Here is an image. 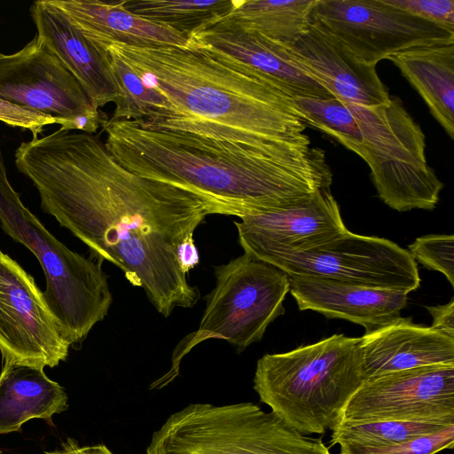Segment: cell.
I'll return each mask as SVG.
<instances>
[{"label":"cell","mask_w":454,"mask_h":454,"mask_svg":"<svg viewBox=\"0 0 454 454\" xmlns=\"http://www.w3.org/2000/svg\"><path fill=\"white\" fill-rule=\"evenodd\" d=\"M15 165L36 188L42 209L117 266L168 317L200 291L179 263V249L214 208L193 192L120 165L98 137L59 129L22 142Z\"/></svg>","instance_id":"1"},{"label":"cell","mask_w":454,"mask_h":454,"mask_svg":"<svg viewBox=\"0 0 454 454\" xmlns=\"http://www.w3.org/2000/svg\"><path fill=\"white\" fill-rule=\"evenodd\" d=\"M102 128L106 149L123 168L190 191L219 215L284 208L332 184L324 153L310 145L265 149L135 121Z\"/></svg>","instance_id":"2"},{"label":"cell","mask_w":454,"mask_h":454,"mask_svg":"<svg viewBox=\"0 0 454 454\" xmlns=\"http://www.w3.org/2000/svg\"><path fill=\"white\" fill-rule=\"evenodd\" d=\"M149 86L159 90L176 115L140 123L273 149L310 144L294 97L277 83L212 50L187 46L106 47Z\"/></svg>","instance_id":"3"},{"label":"cell","mask_w":454,"mask_h":454,"mask_svg":"<svg viewBox=\"0 0 454 454\" xmlns=\"http://www.w3.org/2000/svg\"><path fill=\"white\" fill-rule=\"evenodd\" d=\"M305 125L335 138L371 169L380 199L398 212L432 210L443 184L428 165L426 137L402 101L365 106L331 98H294Z\"/></svg>","instance_id":"4"},{"label":"cell","mask_w":454,"mask_h":454,"mask_svg":"<svg viewBox=\"0 0 454 454\" xmlns=\"http://www.w3.org/2000/svg\"><path fill=\"white\" fill-rule=\"evenodd\" d=\"M367 380L361 339L333 334L258 361L254 389L262 403L302 434L333 430Z\"/></svg>","instance_id":"5"},{"label":"cell","mask_w":454,"mask_h":454,"mask_svg":"<svg viewBox=\"0 0 454 454\" xmlns=\"http://www.w3.org/2000/svg\"><path fill=\"white\" fill-rule=\"evenodd\" d=\"M0 224L39 261L46 301L70 346L81 343L104 320L113 301L101 261L72 251L22 203L10 184L0 148Z\"/></svg>","instance_id":"6"},{"label":"cell","mask_w":454,"mask_h":454,"mask_svg":"<svg viewBox=\"0 0 454 454\" xmlns=\"http://www.w3.org/2000/svg\"><path fill=\"white\" fill-rule=\"evenodd\" d=\"M215 286L206 296V308L197 331L176 347L169 370L150 389H160L178 375L183 358L198 344L225 340L243 351L260 341L267 327L285 313L289 293L288 275L277 267L244 253L215 269Z\"/></svg>","instance_id":"7"},{"label":"cell","mask_w":454,"mask_h":454,"mask_svg":"<svg viewBox=\"0 0 454 454\" xmlns=\"http://www.w3.org/2000/svg\"><path fill=\"white\" fill-rule=\"evenodd\" d=\"M146 454H331L321 439L253 403H192L153 433Z\"/></svg>","instance_id":"8"},{"label":"cell","mask_w":454,"mask_h":454,"mask_svg":"<svg viewBox=\"0 0 454 454\" xmlns=\"http://www.w3.org/2000/svg\"><path fill=\"white\" fill-rule=\"evenodd\" d=\"M244 253L287 275L329 278L357 286L411 293L420 286L416 261L409 251L384 238L348 230L303 251L261 241H239Z\"/></svg>","instance_id":"9"},{"label":"cell","mask_w":454,"mask_h":454,"mask_svg":"<svg viewBox=\"0 0 454 454\" xmlns=\"http://www.w3.org/2000/svg\"><path fill=\"white\" fill-rule=\"evenodd\" d=\"M309 22L374 66L410 49L454 43V32L385 0H316Z\"/></svg>","instance_id":"10"},{"label":"cell","mask_w":454,"mask_h":454,"mask_svg":"<svg viewBox=\"0 0 454 454\" xmlns=\"http://www.w3.org/2000/svg\"><path fill=\"white\" fill-rule=\"evenodd\" d=\"M0 98L51 115L62 129L94 134L108 121L37 35L17 52L0 53Z\"/></svg>","instance_id":"11"},{"label":"cell","mask_w":454,"mask_h":454,"mask_svg":"<svg viewBox=\"0 0 454 454\" xmlns=\"http://www.w3.org/2000/svg\"><path fill=\"white\" fill-rule=\"evenodd\" d=\"M70 344L43 292L14 259L0 250V353L3 364L53 368Z\"/></svg>","instance_id":"12"},{"label":"cell","mask_w":454,"mask_h":454,"mask_svg":"<svg viewBox=\"0 0 454 454\" xmlns=\"http://www.w3.org/2000/svg\"><path fill=\"white\" fill-rule=\"evenodd\" d=\"M374 421L454 425V364L367 379L346 404L340 422Z\"/></svg>","instance_id":"13"},{"label":"cell","mask_w":454,"mask_h":454,"mask_svg":"<svg viewBox=\"0 0 454 454\" xmlns=\"http://www.w3.org/2000/svg\"><path fill=\"white\" fill-rule=\"evenodd\" d=\"M290 52L336 99L365 106H383L391 99L376 67L360 61L333 36L311 23Z\"/></svg>","instance_id":"14"},{"label":"cell","mask_w":454,"mask_h":454,"mask_svg":"<svg viewBox=\"0 0 454 454\" xmlns=\"http://www.w3.org/2000/svg\"><path fill=\"white\" fill-rule=\"evenodd\" d=\"M189 42L246 65L294 98H333L298 64L290 48L224 19L192 35Z\"/></svg>","instance_id":"15"},{"label":"cell","mask_w":454,"mask_h":454,"mask_svg":"<svg viewBox=\"0 0 454 454\" xmlns=\"http://www.w3.org/2000/svg\"><path fill=\"white\" fill-rule=\"evenodd\" d=\"M37 37L61 60L98 109L114 103L118 87L106 47L88 38L51 0L34 2Z\"/></svg>","instance_id":"16"},{"label":"cell","mask_w":454,"mask_h":454,"mask_svg":"<svg viewBox=\"0 0 454 454\" xmlns=\"http://www.w3.org/2000/svg\"><path fill=\"white\" fill-rule=\"evenodd\" d=\"M239 219L234 221L239 241L272 243L295 251L320 246L348 231L330 186L292 206Z\"/></svg>","instance_id":"17"},{"label":"cell","mask_w":454,"mask_h":454,"mask_svg":"<svg viewBox=\"0 0 454 454\" xmlns=\"http://www.w3.org/2000/svg\"><path fill=\"white\" fill-rule=\"evenodd\" d=\"M289 292L300 310L317 311L328 318L360 325L374 331L400 317L408 294L329 278L288 275Z\"/></svg>","instance_id":"18"},{"label":"cell","mask_w":454,"mask_h":454,"mask_svg":"<svg viewBox=\"0 0 454 454\" xmlns=\"http://www.w3.org/2000/svg\"><path fill=\"white\" fill-rule=\"evenodd\" d=\"M361 339L367 379L429 365L454 364V338L431 326L397 317Z\"/></svg>","instance_id":"19"},{"label":"cell","mask_w":454,"mask_h":454,"mask_svg":"<svg viewBox=\"0 0 454 454\" xmlns=\"http://www.w3.org/2000/svg\"><path fill=\"white\" fill-rule=\"evenodd\" d=\"M90 40L107 47L187 46L190 37L145 20L125 7L126 0H51Z\"/></svg>","instance_id":"20"},{"label":"cell","mask_w":454,"mask_h":454,"mask_svg":"<svg viewBox=\"0 0 454 454\" xmlns=\"http://www.w3.org/2000/svg\"><path fill=\"white\" fill-rule=\"evenodd\" d=\"M65 388L43 368L3 364L0 372V434L20 430L33 419L50 421L68 408Z\"/></svg>","instance_id":"21"},{"label":"cell","mask_w":454,"mask_h":454,"mask_svg":"<svg viewBox=\"0 0 454 454\" xmlns=\"http://www.w3.org/2000/svg\"><path fill=\"white\" fill-rule=\"evenodd\" d=\"M391 60L415 88L447 135L454 138V43L417 47Z\"/></svg>","instance_id":"22"},{"label":"cell","mask_w":454,"mask_h":454,"mask_svg":"<svg viewBox=\"0 0 454 454\" xmlns=\"http://www.w3.org/2000/svg\"><path fill=\"white\" fill-rule=\"evenodd\" d=\"M316 0L237 1L224 20L291 48L309 26Z\"/></svg>","instance_id":"23"},{"label":"cell","mask_w":454,"mask_h":454,"mask_svg":"<svg viewBox=\"0 0 454 454\" xmlns=\"http://www.w3.org/2000/svg\"><path fill=\"white\" fill-rule=\"evenodd\" d=\"M234 0H126L132 13L182 33L188 37L225 18Z\"/></svg>","instance_id":"24"},{"label":"cell","mask_w":454,"mask_h":454,"mask_svg":"<svg viewBox=\"0 0 454 454\" xmlns=\"http://www.w3.org/2000/svg\"><path fill=\"white\" fill-rule=\"evenodd\" d=\"M118 97L109 121L154 122L176 115L168 99L157 89L147 85L119 55L107 49Z\"/></svg>","instance_id":"25"},{"label":"cell","mask_w":454,"mask_h":454,"mask_svg":"<svg viewBox=\"0 0 454 454\" xmlns=\"http://www.w3.org/2000/svg\"><path fill=\"white\" fill-rule=\"evenodd\" d=\"M450 426L414 421L340 422L331 430L330 443L339 445L340 450L385 448L438 433Z\"/></svg>","instance_id":"26"},{"label":"cell","mask_w":454,"mask_h":454,"mask_svg":"<svg viewBox=\"0 0 454 454\" xmlns=\"http://www.w3.org/2000/svg\"><path fill=\"white\" fill-rule=\"evenodd\" d=\"M409 252L428 270L442 273L454 286V236L432 234L417 238Z\"/></svg>","instance_id":"27"},{"label":"cell","mask_w":454,"mask_h":454,"mask_svg":"<svg viewBox=\"0 0 454 454\" xmlns=\"http://www.w3.org/2000/svg\"><path fill=\"white\" fill-rule=\"evenodd\" d=\"M454 446V425L435 434L378 449L340 450V454H435Z\"/></svg>","instance_id":"28"},{"label":"cell","mask_w":454,"mask_h":454,"mask_svg":"<svg viewBox=\"0 0 454 454\" xmlns=\"http://www.w3.org/2000/svg\"><path fill=\"white\" fill-rule=\"evenodd\" d=\"M385 2L454 32L453 0H385Z\"/></svg>","instance_id":"29"},{"label":"cell","mask_w":454,"mask_h":454,"mask_svg":"<svg viewBox=\"0 0 454 454\" xmlns=\"http://www.w3.org/2000/svg\"><path fill=\"white\" fill-rule=\"evenodd\" d=\"M0 121L13 128L29 130L32 137H37L47 125L56 123L57 120L51 115L31 111L0 98Z\"/></svg>","instance_id":"30"},{"label":"cell","mask_w":454,"mask_h":454,"mask_svg":"<svg viewBox=\"0 0 454 454\" xmlns=\"http://www.w3.org/2000/svg\"><path fill=\"white\" fill-rule=\"evenodd\" d=\"M427 309L432 316L431 327L454 338V299L447 304L428 306Z\"/></svg>","instance_id":"31"},{"label":"cell","mask_w":454,"mask_h":454,"mask_svg":"<svg viewBox=\"0 0 454 454\" xmlns=\"http://www.w3.org/2000/svg\"><path fill=\"white\" fill-rule=\"evenodd\" d=\"M45 454H113L105 444L82 446L73 438L63 441L59 449L45 451Z\"/></svg>","instance_id":"32"}]
</instances>
